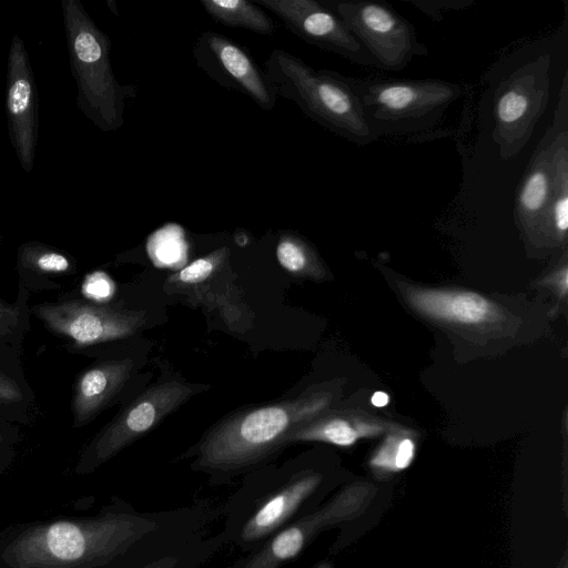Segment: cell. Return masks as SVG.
<instances>
[{"label":"cell","mask_w":568,"mask_h":568,"mask_svg":"<svg viewBox=\"0 0 568 568\" xmlns=\"http://www.w3.org/2000/svg\"><path fill=\"white\" fill-rule=\"evenodd\" d=\"M229 255L227 247H221L209 255L195 260L191 264L183 267L180 272L174 274L172 282L195 285L207 280L226 260Z\"/></svg>","instance_id":"603a6c76"},{"label":"cell","mask_w":568,"mask_h":568,"mask_svg":"<svg viewBox=\"0 0 568 568\" xmlns=\"http://www.w3.org/2000/svg\"><path fill=\"white\" fill-rule=\"evenodd\" d=\"M204 11L221 24L272 36L275 22L256 3L247 0H201Z\"/></svg>","instance_id":"ac0fdd59"},{"label":"cell","mask_w":568,"mask_h":568,"mask_svg":"<svg viewBox=\"0 0 568 568\" xmlns=\"http://www.w3.org/2000/svg\"><path fill=\"white\" fill-rule=\"evenodd\" d=\"M389 402V397L386 393L376 392L372 396V404L376 407H383L386 406Z\"/></svg>","instance_id":"4316f807"},{"label":"cell","mask_w":568,"mask_h":568,"mask_svg":"<svg viewBox=\"0 0 568 568\" xmlns=\"http://www.w3.org/2000/svg\"><path fill=\"white\" fill-rule=\"evenodd\" d=\"M550 55L539 54L505 79L494 94L493 141L509 161L528 143L549 100Z\"/></svg>","instance_id":"8992f818"},{"label":"cell","mask_w":568,"mask_h":568,"mask_svg":"<svg viewBox=\"0 0 568 568\" xmlns=\"http://www.w3.org/2000/svg\"><path fill=\"white\" fill-rule=\"evenodd\" d=\"M63 22L72 74L77 82V103L102 132L124 123L128 98L136 88L118 82L110 60L111 43L78 0H62Z\"/></svg>","instance_id":"277c9868"},{"label":"cell","mask_w":568,"mask_h":568,"mask_svg":"<svg viewBox=\"0 0 568 568\" xmlns=\"http://www.w3.org/2000/svg\"><path fill=\"white\" fill-rule=\"evenodd\" d=\"M133 369V361L123 358L102 362L83 372L74 388V425L82 426L94 418L124 386Z\"/></svg>","instance_id":"2e32d148"},{"label":"cell","mask_w":568,"mask_h":568,"mask_svg":"<svg viewBox=\"0 0 568 568\" xmlns=\"http://www.w3.org/2000/svg\"><path fill=\"white\" fill-rule=\"evenodd\" d=\"M7 116L11 143L26 172L34 164L38 141V93L23 41H11L7 73Z\"/></svg>","instance_id":"7c38bea8"},{"label":"cell","mask_w":568,"mask_h":568,"mask_svg":"<svg viewBox=\"0 0 568 568\" xmlns=\"http://www.w3.org/2000/svg\"><path fill=\"white\" fill-rule=\"evenodd\" d=\"M323 4L365 48L376 68L402 70L414 57L427 54L414 26L385 1H325Z\"/></svg>","instance_id":"52a82bcc"},{"label":"cell","mask_w":568,"mask_h":568,"mask_svg":"<svg viewBox=\"0 0 568 568\" xmlns=\"http://www.w3.org/2000/svg\"><path fill=\"white\" fill-rule=\"evenodd\" d=\"M1 440H2V437H1V435H0V443H1Z\"/></svg>","instance_id":"83f0119b"},{"label":"cell","mask_w":568,"mask_h":568,"mask_svg":"<svg viewBox=\"0 0 568 568\" xmlns=\"http://www.w3.org/2000/svg\"><path fill=\"white\" fill-rule=\"evenodd\" d=\"M200 508L161 514L110 513L30 528L7 549L12 568H140L199 541Z\"/></svg>","instance_id":"6da1fadb"},{"label":"cell","mask_w":568,"mask_h":568,"mask_svg":"<svg viewBox=\"0 0 568 568\" xmlns=\"http://www.w3.org/2000/svg\"><path fill=\"white\" fill-rule=\"evenodd\" d=\"M552 133L554 129L549 126L536 148L516 199V221L519 227L532 239L541 234L552 195L550 164Z\"/></svg>","instance_id":"9a60e30c"},{"label":"cell","mask_w":568,"mask_h":568,"mask_svg":"<svg viewBox=\"0 0 568 568\" xmlns=\"http://www.w3.org/2000/svg\"><path fill=\"white\" fill-rule=\"evenodd\" d=\"M114 290L112 281L101 272L92 274L84 284L85 293L94 298L104 300L112 295Z\"/></svg>","instance_id":"cb8c5ba5"},{"label":"cell","mask_w":568,"mask_h":568,"mask_svg":"<svg viewBox=\"0 0 568 568\" xmlns=\"http://www.w3.org/2000/svg\"><path fill=\"white\" fill-rule=\"evenodd\" d=\"M332 400L331 390L315 387L230 415L203 436L193 466L215 475L251 468L287 445L290 434L326 412Z\"/></svg>","instance_id":"7a4b0ae2"},{"label":"cell","mask_w":568,"mask_h":568,"mask_svg":"<svg viewBox=\"0 0 568 568\" xmlns=\"http://www.w3.org/2000/svg\"><path fill=\"white\" fill-rule=\"evenodd\" d=\"M321 414L300 425L287 437L286 444L297 442H323L348 447L357 440L377 436L392 426L376 420L346 414Z\"/></svg>","instance_id":"e0dca14e"},{"label":"cell","mask_w":568,"mask_h":568,"mask_svg":"<svg viewBox=\"0 0 568 568\" xmlns=\"http://www.w3.org/2000/svg\"><path fill=\"white\" fill-rule=\"evenodd\" d=\"M322 475L303 471L290 478L271 495L264 497L246 517L235 541L253 547L273 536L297 514L322 483Z\"/></svg>","instance_id":"4fadbf2b"},{"label":"cell","mask_w":568,"mask_h":568,"mask_svg":"<svg viewBox=\"0 0 568 568\" xmlns=\"http://www.w3.org/2000/svg\"><path fill=\"white\" fill-rule=\"evenodd\" d=\"M276 14L285 28L305 42L353 63L376 67L374 59L322 2L315 0H255Z\"/></svg>","instance_id":"8fae6325"},{"label":"cell","mask_w":568,"mask_h":568,"mask_svg":"<svg viewBox=\"0 0 568 568\" xmlns=\"http://www.w3.org/2000/svg\"><path fill=\"white\" fill-rule=\"evenodd\" d=\"M21 261L42 274H63L71 270V261L65 254L37 244L23 248Z\"/></svg>","instance_id":"44dd1931"},{"label":"cell","mask_w":568,"mask_h":568,"mask_svg":"<svg viewBox=\"0 0 568 568\" xmlns=\"http://www.w3.org/2000/svg\"><path fill=\"white\" fill-rule=\"evenodd\" d=\"M219 540H201L180 551L155 559L140 568H196L217 548Z\"/></svg>","instance_id":"7402d4cb"},{"label":"cell","mask_w":568,"mask_h":568,"mask_svg":"<svg viewBox=\"0 0 568 568\" xmlns=\"http://www.w3.org/2000/svg\"><path fill=\"white\" fill-rule=\"evenodd\" d=\"M199 388L181 381L156 384L131 402L93 440L90 462L98 466L152 430Z\"/></svg>","instance_id":"ba28073f"},{"label":"cell","mask_w":568,"mask_h":568,"mask_svg":"<svg viewBox=\"0 0 568 568\" xmlns=\"http://www.w3.org/2000/svg\"><path fill=\"white\" fill-rule=\"evenodd\" d=\"M53 332L79 346L126 338L145 324V313L72 300L33 307Z\"/></svg>","instance_id":"30bf717a"},{"label":"cell","mask_w":568,"mask_h":568,"mask_svg":"<svg viewBox=\"0 0 568 568\" xmlns=\"http://www.w3.org/2000/svg\"><path fill=\"white\" fill-rule=\"evenodd\" d=\"M21 399L22 392L19 385L0 371V405L14 404Z\"/></svg>","instance_id":"d4e9b609"},{"label":"cell","mask_w":568,"mask_h":568,"mask_svg":"<svg viewBox=\"0 0 568 568\" xmlns=\"http://www.w3.org/2000/svg\"><path fill=\"white\" fill-rule=\"evenodd\" d=\"M405 298L424 316L446 323L478 325L499 316V310L493 302L469 291L408 286Z\"/></svg>","instance_id":"5bb4252c"},{"label":"cell","mask_w":568,"mask_h":568,"mask_svg":"<svg viewBox=\"0 0 568 568\" xmlns=\"http://www.w3.org/2000/svg\"><path fill=\"white\" fill-rule=\"evenodd\" d=\"M344 80L356 97L371 134L402 135L428 130L463 93L439 79L353 78Z\"/></svg>","instance_id":"5b68a950"},{"label":"cell","mask_w":568,"mask_h":568,"mask_svg":"<svg viewBox=\"0 0 568 568\" xmlns=\"http://www.w3.org/2000/svg\"><path fill=\"white\" fill-rule=\"evenodd\" d=\"M280 265L294 275H313L317 270V257L311 245L298 234L282 232L276 243Z\"/></svg>","instance_id":"d6986e66"},{"label":"cell","mask_w":568,"mask_h":568,"mask_svg":"<svg viewBox=\"0 0 568 568\" xmlns=\"http://www.w3.org/2000/svg\"><path fill=\"white\" fill-rule=\"evenodd\" d=\"M199 69L221 87L250 98L262 110L271 111L277 93L266 72L250 52L222 33L205 31L192 48Z\"/></svg>","instance_id":"9c48e42d"},{"label":"cell","mask_w":568,"mask_h":568,"mask_svg":"<svg viewBox=\"0 0 568 568\" xmlns=\"http://www.w3.org/2000/svg\"><path fill=\"white\" fill-rule=\"evenodd\" d=\"M17 322V308L0 302V338L8 334Z\"/></svg>","instance_id":"484cf974"},{"label":"cell","mask_w":568,"mask_h":568,"mask_svg":"<svg viewBox=\"0 0 568 568\" xmlns=\"http://www.w3.org/2000/svg\"><path fill=\"white\" fill-rule=\"evenodd\" d=\"M264 65L277 97L294 102L307 118L354 144L376 141L343 74L313 69L283 49L273 50Z\"/></svg>","instance_id":"3957f363"},{"label":"cell","mask_w":568,"mask_h":568,"mask_svg":"<svg viewBox=\"0 0 568 568\" xmlns=\"http://www.w3.org/2000/svg\"><path fill=\"white\" fill-rule=\"evenodd\" d=\"M416 444L407 430H393L371 457L369 465L378 470L400 471L414 460Z\"/></svg>","instance_id":"ffe728a7"}]
</instances>
